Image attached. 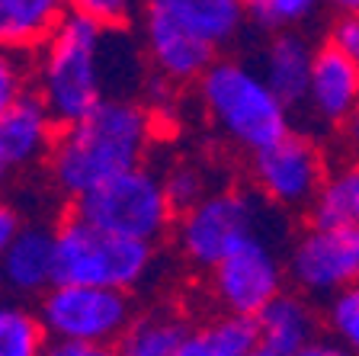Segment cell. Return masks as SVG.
Returning <instances> with one entry per match:
<instances>
[{
    "mask_svg": "<svg viewBox=\"0 0 359 356\" xmlns=\"http://www.w3.org/2000/svg\"><path fill=\"white\" fill-rule=\"evenodd\" d=\"M189 327L177 312H144L132 318L116 350L119 356H177Z\"/></svg>",
    "mask_w": 359,
    "mask_h": 356,
    "instance_id": "d6986e66",
    "label": "cell"
},
{
    "mask_svg": "<svg viewBox=\"0 0 359 356\" xmlns=\"http://www.w3.org/2000/svg\"><path fill=\"white\" fill-rule=\"evenodd\" d=\"M161 180H164L167 202H170V209L177 216H183L187 209L199 206V202L212 193L209 180H205V171L196 167V164H170Z\"/></svg>",
    "mask_w": 359,
    "mask_h": 356,
    "instance_id": "603a6c76",
    "label": "cell"
},
{
    "mask_svg": "<svg viewBox=\"0 0 359 356\" xmlns=\"http://www.w3.org/2000/svg\"><path fill=\"white\" fill-rule=\"evenodd\" d=\"M74 212L112 235L148 241V244H154L177 216L167 202L164 180L148 167H135L106 180L93 193L74 202Z\"/></svg>",
    "mask_w": 359,
    "mask_h": 356,
    "instance_id": "52a82bcc",
    "label": "cell"
},
{
    "mask_svg": "<svg viewBox=\"0 0 359 356\" xmlns=\"http://www.w3.org/2000/svg\"><path fill=\"white\" fill-rule=\"evenodd\" d=\"M283 209L244 190H212L177 222V247L189 267L215 270L241 241L257 231H283Z\"/></svg>",
    "mask_w": 359,
    "mask_h": 356,
    "instance_id": "5b68a950",
    "label": "cell"
},
{
    "mask_svg": "<svg viewBox=\"0 0 359 356\" xmlns=\"http://www.w3.org/2000/svg\"><path fill=\"white\" fill-rule=\"evenodd\" d=\"M285 273L295 292L321 302L359 286V228L308 225L285 253Z\"/></svg>",
    "mask_w": 359,
    "mask_h": 356,
    "instance_id": "8fae6325",
    "label": "cell"
},
{
    "mask_svg": "<svg viewBox=\"0 0 359 356\" xmlns=\"http://www.w3.org/2000/svg\"><path fill=\"white\" fill-rule=\"evenodd\" d=\"M254 356H276V353H269V350H263V347H257V353Z\"/></svg>",
    "mask_w": 359,
    "mask_h": 356,
    "instance_id": "836d02e7",
    "label": "cell"
},
{
    "mask_svg": "<svg viewBox=\"0 0 359 356\" xmlns=\"http://www.w3.org/2000/svg\"><path fill=\"white\" fill-rule=\"evenodd\" d=\"M67 13L71 0H0V45L16 52L42 48Z\"/></svg>",
    "mask_w": 359,
    "mask_h": 356,
    "instance_id": "e0dca14e",
    "label": "cell"
},
{
    "mask_svg": "<svg viewBox=\"0 0 359 356\" xmlns=\"http://www.w3.org/2000/svg\"><path fill=\"white\" fill-rule=\"evenodd\" d=\"M254 321H257V331H260L263 350H269L276 356H292L321 334L324 315H318L314 298L283 289Z\"/></svg>",
    "mask_w": 359,
    "mask_h": 356,
    "instance_id": "2e32d148",
    "label": "cell"
},
{
    "mask_svg": "<svg viewBox=\"0 0 359 356\" xmlns=\"http://www.w3.org/2000/svg\"><path fill=\"white\" fill-rule=\"evenodd\" d=\"M20 228H22V222H20V216H16V209L0 199V260H4L7 247L13 244V237Z\"/></svg>",
    "mask_w": 359,
    "mask_h": 356,
    "instance_id": "f1b7e54d",
    "label": "cell"
},
{
    "mask_svg": "<svg viewBox=\"0 0 359 356\" xmlns=\"http://www.w3.org/2000/svg\"><path fill=\"white\" fill-rule=\"evenodd\" d=\"M340 132H344V145H346V151L353 154V161H359V103H356L353 116L346 119V126L340 128Z\"/></svg>",
    "mask_w": 359,
    "mask_h": 356,
    "instance_id": "4dcf8cb0",
    "label": "cell"
},
{
    "mask_svg": "<svg viewBox=\"0 0 359 356\" xmlns=\"http://www.w3.org/2000/svg\"><path fill=\"white\" fill-rule=\"evenodd\" d=\"M58 282V237L48 225H22L0 260V292L10 298H42Z\"/></svg>",
    "mask_w": 359,
    "mask_h": 356,
    "instance_id": "7c38bea8",
    "label": "cell"
},
{
    "mask_svg": "<svg viewBox=\"0 0 359 356\" xmlns=\"http://www.w3.org/2000/svg\"><path fill=\"white\" fill-rule=\"evenodd\" d=\"M106 36L109 26L71 13L42 42L36 58V93L58 126H71L93 112L106 97Z\"/></svg>",
    "mask_w": 359,
    "mask_h": 356,
    "instance_id": "3957f363",
    "label": "cell"
},
{
    "mask_svg": "<svg viewBox=\"0 0 359 356\" xmlns=\"http://www.w3.org/2000/svg\"><path fill=\"white\" fill-rule=\"evenodd\" d=\"M327 45H334L337 52H344L359 61V16H350V13L337 16L327 29Z\"/></svg>",
    "mask_w": 359,
    "mask_h": 356,
    "instance_id": "4316f807",
    "label": "cell"
},
{
    "mask_svg": "<svg viewBox=\"0 0 359 356\" xmlns=\"http://www.w3.org/2000/svg\"><path fill=\"white\" fill-rule=\"evenodd\" d=\"M327 177V157L318 148V141L295 132L257 151L250 161V180H254L257 196H263L269 206L283 212L311 209Z\"/></svg>",
    "mask_w": 359,
    "mask_h": 356,
    "instance_id": "30bf717a",
    "label": "cell"
},
{
    "mask_svg": "<svg viewBox=\"0 0 359 356\" xmlns=\"http://www.w3.org/2000/svg\"><path fill=\"white\" fill-rule=\"evenodd\" d=\"M308 225L318 228H359V161L330 171L318 199L308 209Z\"/></svg>",
    "mask_w": 359,
    "mask_h": 356,
    "instance_id": "ffe728a7",
    "label": "cell"
},
{
    "mask_svg": "<svg viewBox=\"0 0 359 356\" xmlns=\"http://www.w3.org/2000/svg\"><path fill=\"white\" fill-rule=\"evenodd\" d=\"M71 10L103 22L109 29H126V22L135 13V0H71Z\"/></svg>",
    "mask_w": 359,
    "mask_h": 356,
    "instance_id": "484cf974",
    "label": "cell"
},
{
    "mask_svg": "<svg viewBox=\"0 0 359 356\" xmlns=\"http://www.w3.org/2000/svg\"><path fill=\"white\" fill-rule=\"evenodd\" d=\"M58 119L42 103L36 90L22 93L4 116H0V141L7 148L13 167H32L52 154L58 138Z\"/></svg>",
    "mask_w": 359,
    "mask_h": 356,
    "instance_id": "5bb4252c",
    "label": "cell"
},
{
    "mask_svg": "<svg viewBox=\"0 0 359 356\" xmlns=\"http://www.w3.org/2000/svg\"><path fill=\"white\" fill-rule=\"evenodd\" d=\"M199 100L212 126L247 154H257L292 132V106L250 61L215 58L199 77Z\"/></svg>",
    "mask_w": 359,
    "mask_h": 356,
    "instance_id": "277c9868",
    "label": "cell"
},
{
    "mask_svg": "<svg viewBox=\"0 0 359 356\" xmlns=\"http://www.w3.org/2000/svg\"><path fill=\"white\" fill-rule=\"evenodd\" d=\"M36 312L48 341L65 343H119L135 318L128 292L77 282H55Z\"/></svg>",
    "mask_w": 359,
    "mask_h": 356,
    "instance_id": "ba28073f",
    "label": "cell"
},
{
    "mask_svg": "<svg viewBox=\"0 0 359 356\" xmlns=\"http://www.w3.org/2000/svg\"><path fill=\"white\" fill-rule=\"evenodd\" d=\"M359 103V61L337 52L334 45H318L308 93L302 100L305 112L318 128H344Z\"/></svg>",
    "mask_w": 359,
    "mask_h": 356,
    "instance_id": "4fadbf2b",
    "label": "cell"
},
{
    "mask_svg": "<svg viewBox=\"0 0 359 356\" xmlns=\"http://www.w3.org/2000/svg\"><path fill=\"white\" fill-rule=\"evenodd\" d=\"M314 55H318V45L299 29L269 32V39L263 42L257 67H260V74L266 77L269 87L276 90L292 110L302 106V100L308 93Z\"/></svg>",
    "mask_w": 359,
    "mask_h": 356,
    "instance_id": "9a60e30c",
    "label": "cell"
},
{
    "mask_svg": "<svg viewBox=\"0 0 359 356\" xmlns=\"http://www.w3.org/2000/svg\"><path fill=\"white\" fill-rule=\"evenodd\" d=\"M29 93V61L26 55L0 45V116L22 97Z\"/></svg>",
    "mask_w": 359,
    "mask_h": 356,
    "instance_id": "d4e9b609",
    "label": "cell"
},
{
    "mask_svg": "<svg viewBox=\"0 0 359 356\" xmlns=\"http://www.w3.org/2000/svg\"><path fill=\"white\" fill-rule=\"evenodd\" d=\"M48 334L36 308L0 296V356H45Z\"/></svg>",
    "mask_w": 359,
    "mask_h": 356,
    "instance_id": "44dd1931",
    "label": "cell"
},
{
    "mask_svg": "<svg viewBox=\"0 0 359 356\" xmlns=\"http://www.w3.org/2000/svg\"><path fill=\"white\" fill-rule=\"evenodd\" d=\"M257 347H260L257 321L222 312L189 327L177 356H254Z\"/></svg>",
    "mask_w": 359,
    "mask_h": 356,
    "instance_id": "ac0fdd59",
    "label": "cell"
},
{
    "mask_svg": "<svg viewBox=\"0 0 359 356\" xmlns=\"http://www.w3.org/2000/svg\"><path fill=\"white\" fill-rule=\"evenodd\" d=\"M244 26V0H144V55L164 81H199Z\"/></svg>",
    "mask_w": 359,
    "mask_h": 356,
    "instance_id": "7a4b0ae2",
    "label": "cell"
},
{
    "mask_svg": "<svg viewBox=\"0 0 359 356\" xmlns=\"http://www.w3.org/2000/svg\"><path fill=\"white\" fill-rule=\"evenodd\" d=\"M16 167H13V161H10V154H7V148H4V141H0V186L10 180V173H13Z\"/></svg>",
    "mask_w": 359,
    "mask_h": 356,
    "instance_id": "d6a6232c",
    "label": "cell"
},
{
    "mask_svg": "<svg viewBox=\"0 0 359 356\" xmlns=\"http://www.w3.org/2000/svg\"><path fill=\"white\" fill-rule=\"evenodd\" d=\"M327 7V0H244L247 22L260 32L295 29L302 22L314 20Z\"/></svg>",
    "mask_w": 359,
    "mask_h": 356,
    "instance_id": "7402d4cb",
    "label": "cell"
},
{
    "mask_svg": "<svg viewBox=\"0 0 359 356\" xmlns=\"http://www.w3.org/2000/svg\"><path fill=\"white\" fill-rule=\"evenodd\" d=\"M45 356H119L116 343H65L48 341Z\"/></svg>",
    "mask_w": 359,
    "mask_h": 356,
    "instance_id": "83f0119b",
    "label": "cell"
},
{
    "mask_svg": "<svg viewBox=\"0 0 359 356\" xmlns=\"http://www.w3.org/2000/svg\"><path fill=\"white\" fill-rule=\"evenodd\" d=\"M279 237L283 231H257L212 270V296L222 312L257 318L285 289L289 273Z\"/></svg>",
    "mask_w": 359,
    "mask_h": 356,
    "instance_id": "9c48e42d",
    "label": "cell"
},
{
    "mask_svg": "<svg viewBox=\"0 0 359 356\" xmlns=\"http://www.w3.org/2000/svg\"><path fill=\"white\" fill-rule=\"evenodd\" d=\"M327 7L334 10L337 16L340 13H350V16H359V0H327Z\"/></svg>",
    "mask_w": 359,
    "mask_h": 356,
    "instance_id": "1f68e13d",
    "label": "cell"
},
{
    "mask_svg": "<svg viewBox=\"0 0 359 356\" xmlns=\"http://www.w3.org/2000/svg\"><path fill=\"white\" fill-rule=\"evenodd\" d=\"M292 356H353V353L340 341H334V337L327 334V337H314L308 347H302L299 353H292Z\"/></svg>",
    "mask_w": 359,
    "mask_h": 356,
    "instance_id": "f546056e",
    "label": "cell"
},
{
    "mask_svg": "<svg viewBox=\"0 0 359 356\" xmlns=\"http://www.w3.org/2000/svg\"><path fill=\"white\" fill-rule=\"evenodd\" d=\"M154 138V122L142 103L106 97L83 119L61 126L48 154V173L67 199L93 193L106 180L142 167Z\"/></svg>",
    "mask_w": 359,
    "mask_h": 356,
    "instance_id": "6da1fadb",
    "label": "cell"
},
{
    "mask_svg": "<svg viewBox=\"0 0 359 356\" xmlns=\"http://www.w3.org/2000/svg\"><path fill=\"white\" fill-rule=\"evenodd\" d=\"M55 237H58V282L128 292L142 286L154 267V244L112 235L77 212L55 228Z\"/></svg>",
    "mask_w": 359,
    "mask_h": 356,
    "instance_id": "8992f818",
    "label": "cell"
},
{
    "mask_svg": "<svg viewBox=\"0 0 359 356\" xmlns=\"http://www.w3.org/2000/svg\"><path fill=\"white\" fill-rule=\"evenodd\" d=\"M324 327L353 356H359V286L324 302Z\"/></svg>",
    "mask_w": 359,
    "mask_h": 356,
    "instance_id": "cb8c5ba5",
    "label": "cell"
}]
</instances>
